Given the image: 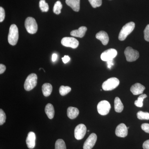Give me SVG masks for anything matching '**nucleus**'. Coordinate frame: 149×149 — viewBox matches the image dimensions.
<instances>
[{"instance_id": "9", "label": "nucleus", "mask_w": 149, "mask_h": 149, "mask_svg": "<svg viewBox=\"0 0 149 149\" xmlns=\"http://www.w3.org/2000/svg\"><path fill=\"white\" fill-rule=\"evenodd\" d=\"M117 52L114 49H110L104 51L101 55V58L103 61H108L113 60L116 56Z\"/></svg>"}, {"instance_id": "35", "label": "nucleus", "mask_w": 149, "mask_h": 149, "mask_svg": "<svg viewBox=\"0 0 149 149\" xmlns=\"http://www.w3.org/2000/svg\"><path fill=\"white\" fill-rule=\"evenodd\" d=\"M6 67L3 64H0V74H3L5 71Z\"/></svg>"}, {"instance_id": "31", "label": "nucleus", "mask_w": 149, "mask_h": 149, "mask_svg": "<svg viewBox=\"0 0 149 149\" xmlns=\"http://www.w3.org/2000/svg\"><path fill=\"white\" fill-rule=\"evenodd\" d=\"M5 17V12L2 7H0V22H2Z\"/></svg>"}, {"instance_id": "8", "label": "nucleus", "mask_w": 149, "mask_h": 149, "mask_svg": "<svg viewBox=\"0 0 149 149\" xmlns=\"http://www.w3.org/2000/svg\"><path fill=\"white\" fill-rule=\"evenodd\" d=\"M62 45L66 47L76 49L79 45V42L73 37H65L63 38L61 41Z\"/></svg>"}, {"instance_id": "34", "label": "nucleus", "mask_w": 149, "mask_h": 149, "mask_svg": "<svg viewBox=\"0 0 149 149\" xmlns=\"http://www.w3.org/2000/svg\"><path fill=\"white\" fill-rule=\"evenodd\" d=\"M62 59L64 63H66L70 60V58L68 56H64L62 58Z\"/></svg>"}, {"instance_id": "1", "label": "nucleus", "mask_w": 149, "mask_h": 149, "mask_svg": "<svg viewBox=\"0 0 149 149\" xmlns=\"http://www.w3.org/2000/svg\"><path fill=\"white\" fill-rule=\"evenodd\" d=\"M135 27V23L133 22H130L125 24L122 27L118 35L119 40L121 41L125 40L128 35L133 32Z\"/></svg>"}, {"instance_id": "33", "label": "nucleus", "mask_w": 149, "mask_h": 149, "mask_svg": "<svg viewBox=\"0 0 149 149\" xmlns=\"http://www.w3.org/2000/svg\"><path fill=\"white\" fill-rule=\"evenodd\" d=\"M143 147V149H149V140H147L144 142Z\"/></svg>"}, {"instance_id": "29", "label": "nucleus", "mask_w": 149, "mask_h": 149, "mask_svg": "<svg viewBox=\"0 0 149 149\" xmlns=\"http://www.w3.org/2000/svg\"><path fill=\"white\" fill-rule=\"evenodd\" d=\"M6 118L5 113L2 109H0V125H1L5 123Z\"/></svg>"}, {"instance_id": "5", "label": "nucleus", "mask_w": 149, "mask_h": 149, "mask_svg": "<svg viewBox=\"0 0 149 149\" xmlns=\"http://www.w3.org/2000/svg\"><path fill=\"white\" fill-rule=\"evenodd\" d=\"M24 25L27 32L29 34H34L37 32L38 25L36 20L33 17H28L26 18Z\"/></svg>"}, {"instance_id": "20", "label": "nucleus", "mask_w": 149, "mask_h": 149, "mask_svg": "<svg viewBox=\"0 0 149 149\" xmlns=\"http://www.w3.org/2000/svg\"><path fill=\"white\" fill-rule=\"evenodd\" d=\"M45 112L49 119H52L53 118L54 116L55 111L52 104L50 103L48 104L46 106Z\"/></svg>"}, {"instance_id": "4", "label": "nucleus", "mask_w": 149, "mask_h": 149, "mask_svg": "<svg viewBox=\"0 0 149 149\" xmlns=\"http://www.w3.org/2000/svg\"><path fill=\"white\" fill-rule=\"evenodd\" d=\"M119 80L116 77H111L104 82L102 88L105 91H111L114 90L119 85Z\"/></svg>"}, {"instance_id": "28", "label": "nucleus", "mask_w": 149, "mask_h": 149, "mask_svg": "<svg viewBox=\"0 0 149 149\" xmlns=\"http://www.w3.org/2000/svg\"><path fill=\"white\" fill-rule=\"evenodd\" d=\"M91 5L94 8L99 7L102 4V0H88Z\"/></svg>"}, {"instance_id": "27", "label": "nucleus", "mask_w": 149, "mask_h": 149, "mask_svg": "<svg viewBox=\"0 0 149 149\" xmlns=\"http://www.w3.org/2000/svg\"><path fill=\"white\" fill-rule=\"evenodd\" d=\"M55 149H66V145L62 139H58L56 141Z\"/></svg>"}, {"instance_id": "37", "label": "nucleus", "mask_w": 149, "mask_h": 149, "mask_svg": "<svg viewBox=\"0 0 149 149\" xmlns=\"http://www.w3.org/2000/svg\"><path fill=\"white\" fill-rule=\"evenodd\" d=\"M57 58V55L56 54H53L52 56V61L53 62H55Z\"/></svg>"}, {"instance_id": "11", "label": "nucleus", "mask_w": 149, "mask_h": 149, "mask_svg": "<svg viewBox=\"0 0 149 149\" xmlns=\"http://www.w3.org/2000/svg\"><path fill=\"white\" fill-rule=\"evenodd\" d=\"M97 140V135L93 133L90 135L85 141L83 145V149H92L96 143Z\"/></svg>"}, {"instance_id": "10", "label": "nucleus", "mask_w": 149, "mask_h": 149, "mask_svg": "<svg viewBox=\"0 0 149 149\" xmlns=\"http://www.w3.org/2000/svg\"><path fill=\"white\" fill-rule=\"evenodd\" d=\"M87 128L84 124H80L77 125L74 130V136L77 140L83 139L86 134Z\"/></svg>"}, {"instance_id": "26", "label": "nucleus", "mask_w": 149, "mask_h": 149, "mask_svg": "<svg viewBox=\"0 0 149 149\" xmlns=\"http://www.w3.org/2000/svg\"><path fill=\"white\" fill-rule=\"evenodd\" d=\"M71 91V88L68 86L62 85L59 88V93L61 96H65L67 95Z\"/></svg>"}, {"instance_id": "16", "label": "nucleus", "mask_w": 149, "mask_h": 149, "mask_svg": "<svg viewBox=\"0 0 149 149\" xmlns=\"http://www.w3.org/2000/svg\"><path fill=\"white\" fill-rule=\"evenodd\" d=\"M87 30V28L85 26H82L78 29L72 30L70 32V35L73 37L82 38L85 36Z\"/></svg>"}, {"instance_id": "17", "label": "nucleus", "mask_w": 149, "mask_h": 149, "mask_svg": "<svg viewBox=\"0 0 149 149\" xmlns=\"http://www.w3.org/2000/svg\"><path fill=\"white\" fill-rule=\"evenodd\" d=\"M68 6L75 12H78L80 9V0H65Z\"/></svg>"}, {"instance_id": "13", "label": "nucleus", "mask_w": 149, "mask_h": 149, "mask_svg": "<svg viewBox=\"0 0 149 149\" xmlns=\"http://www.w3.org/2000/svg\"><path fill=\"white\" fill-rule=\"evenodd\" d=\"M35 141H36V135L33 132H30L28 133L26 142L28 148L32 149L35 146Z\"/></svg>"}, {"instance_id": "22", "label": "nucleus", "mask_w": 149, "mask_h": 149, "mask_svg": "<svg viewBox=\"0 0 149 149\" xmlns=\"http://www.w3.org/2000/svg\"><path fill=\"white\" fill-rule=\"evenodd\" d=\"M147 97V95L146 94H141V95L139 96L137 100L134 102L135 105L139 107H142L143 106V102L144 99Z\"/></svg>"}, {"instance_id": "18", "label": "nucleus", "mask_w": 149, "mask_h": 149, "mask_svg": "<svg viewBox=\"0 0 149 149\" xmlns=\"http://www.w3.org/2000/svg\"><path fill=\"white\" fill-rule=\"evenodd\" d=\"M79 114V110L77 108L70 107L68 108L67 116L70 119H73L76 118Z\"/></svg>"}, {"instance_id": "36", "label": "nucleus", "mask_w": 149, "mask_h": 149, "mask_svg": "<svg viewBox=\"0 0 149 149\" xmlns=\"http://www.w3.org/2000/svg\"><path fill=\"white\" fill-rule=\"evenodd\" d=\"M107 64L108 68L111 69V68L112 66L114 65L113 60H112L107 62Z\"/></svg>"}, {"instance_id": "21", "label": "nucleus", "mask_w": 149, "mask_h": 149, "mask_svg": "<svg viewBox=\"0 0 149 149\" xmlns=\"http://www.w3.org/2000/svg\"><path fill=\"white\" fill-rule=\"evenodd\" d=\"M123 104L120 98L118 97H116L114 100V109L116 112L117 113H120L123 109Z\"/></svg>"}, {"instance_id": "14", "label": "nucleus", "mask_w": 149, "mask_h": 149, "mask_svg": "<svg viewBox=\"0 0 149 149\" xmlns=\"http://www.w3.org/2000/svg\"><path fill=\"white\" fill-rule=\"evenodd\" d=\"M146 89L145 86L139 83H136L132 85L130 88V91L133 95H139L142 94Z\"/></svg>"}, {"instance_id": "6", "label": "nucleus", "mask_w": 149, "mask_h": 149, "mask_svg": "<svg viewBox=\"0 0 149 149\" xmlns=\"http://www.w3.org/2000/svg\"><path fill=\"white\" fill-rule=\"evenodd\" d=\"M124 54L127 61L133 62L136 61L139 57V52L133 49L131 47H128L124 51Z\"/></svg>"}, {"instance_id": "7", "label": "nucleus", "mask_w": 149, "mask_h": 149, "mask_svg": "<svg viewBox=\"0 0 149 149\" xmlns=\"http://www.w3.org/2000/svg\"><path fill=\"white\" fill-rule=\"evenodd\" d=\"M110 104L109 102L106 100H102L98 104L97 109L99 114L102 116L107 115L108 114L110 110Z\"/></svg>"}, {"instance_id": "12", "label": "nucleus", "mask_w": 149, "mask_h": 149, "mask_svg": "<svg viewBox=\"0 0 149 149\" xmlns=\"http://www.w3.org/2000/svg\"><path fill=\"white\" fill-rule=\"evenodd\" d=\"M128 128L124 123H120L116 127L115 134L116 136L120 138H125L128 134Z\"/></svg>"}, {"instance_id": "19", "label": "nucleus", "mask_w": 149, "mask_h": 149, "mask_svg": "<svg viewBox=\"0 0 149 149\" xmlns=\"http://www.w3.org/2000/svg\"><path fill=\"white\" fill-rule=\"evenodd\" d=\"M42 91L45 97H49L52 91V86L50 83H45L42 86Z\"/></svg>"}, {"instance_id": "32", "label": "nucleus", "mask_w": 149, "mask_h": 149, "mask_svg": "<svg viewBox=\"0 0 149 149\" xmlns=\"http://www.w3.org/2000/svg\"><path fill=\"white\" fill-rule=\"evenodd\" d=\"M142 130L146 133H149V123H143L141 126Z\"/></svg>"}, {"instance_id": "3", "label": "nucleus", "mask_w": 149, "mask_h": 149, "mask_svg": "<svg viewBox=\"0 0 149 149\" xmlns=\"http://www.w3.org/2000/svg\"><path fill=\"white\" fill-rule=\"evenodd\" d=\"M37 76L35 73H32L27 76L24 83V88L25 91H31L37 85Z\"/></svg>"}, {"instance_id": "23", "label": "nucleus", "mask_w": 149, "mask_h": 149, "mask_svg": "<svg viewBox=\"0 0 149 149\" xmlns=\"http://www.w3.org/2000/svg\"><path fill=\"white\" fill-rule=\"evenodd\" d=\"M62 8V4L60 1H57L55 3L53 8L54 13L56 15H59L61 13V10Z\"/></svg>"}, {"instance_id": "25", "label": "nucleus", "mask_w": 149, "mask_h": 149, "mask_svg": "<svg viewBox=\"0 0 149 149\" xmlns=\"http://www.w3.org/2000/svg\"><path fill=\"white\" fill-rule=\"evenodd\" d=\"M137 116L140 120H149V113L146 112L139 111L137 113Z\"/></svg>"}, {"instance_id": "2", "label": "nucleus", "mask_w": 149, "mask_h": 149, "mask_svg": "<svg viewBox=\"0 0 149 149\" xmlns=\"http://www.w3.org/2000/svg\"><path fill=\"white\" fill-rule=\"evenodd\" d=\"M19 38L18 29L15 24L10 26L8 35V42L10 45L15 46Z\"/></svg>"}, {"instance_id": "30", "label": "nucleus", "mask_w": 149, "mask_h": 149, "mask_svg": "<svg viewBox=\"0 0 149 149\" xmlns=\"http://www.w3.org/2000/svg\"><path fill=\"white\" fill-rule=\"evenodd\" d=\"M144 39L149 42V24H148L144 31Z\"/></svg>"}, {"instance_id": "24", "label": "nucleus", "mask_w": 149, "mask_h": 149, "mask_svg": "<svg viewBox=\"0 0 149 149\" xmlns=\"http://www.w3.org/2000/svg\"><path fill=\"white\" fill-rule=\"evenodd\" d=\"M39 6L42 12H47L49 10V6L45 0H40L39 2Z\"/></svg>"}, {"instance_id": "15", "label": "nucleus", "mask_w": 149, "mask_h": 149, "mask_svg": "<svg viewBox=\"0 0 149 149\" xmlns=\"http://www.w3.org/2000/svg\"><path fill=\"white\" fill-rule=\"evenodd\" d=\"M97 39L100 40L104 45H107L109 41V37L106 32L101 31L98 32L96 35Z\"/></svg>"}]
</instances>
